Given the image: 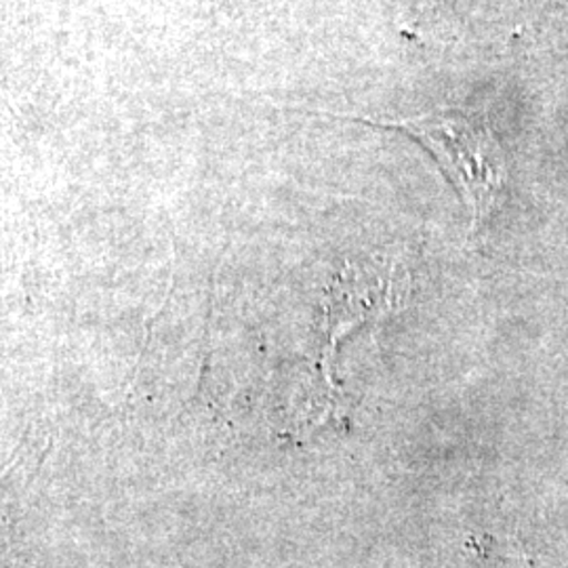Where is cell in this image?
<instances>
[{
    "label": "cell",
    "mask_w": 568,
    "mask_h": 568,
    "mask_svg": "<svg viewBox=\"0 0 568 568\" xmlns=\"http://www.w3.org/2000/svg\"><path fill=\"white\" fill-rule=\"evenodd\" d=\"M333 119L366 122L373 126L398 129L422 143L445 171L471 213L474 230L487 224L506 190V154L495 138L487 116L467 108H438L417 119L375 121L368 116L316 112Z\"/></svg>",
    "instance_id": "1"
}]
</instances>
